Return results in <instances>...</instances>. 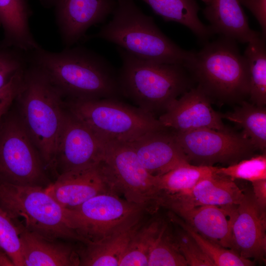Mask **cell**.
Listing matches in <instances>:
<instances>
[{"instance_id": "obj_13", "label": "cell", "mask_w": 266, "mask_h": 266, "mask_svg": "<svg viewBox=\"0 0 266 266\" xmlns=\"http://www.w3.org/2000/svg\"><path fill=\"white\" fill-rule=\"evenodd\" d=\"M54 7L63 44L71 47L84 38L91 26L104 22L112 14L116 0H45Z\"/></svg>"}, {"instance_id": "obj_15", "label": "cell", "mask_w": 266, "mask_h": 266, "mask_svg": "<svg viewBox=\"0 0 266 266\" xmlns=\"http://www.w3.org/2000/svg\"><path fill=\"white\" fill-rule=\"evenodd\" d=\"M244 194L233 225V250L243 258L265 263L266 209L259 205L252 193Z\"/></svg>"}, {"instance_id": "obj_27", "label": "cell", "mask_w": 266, "mask_h": 266, "mask_svg": "<svg viewBox=\"0 0 266 266\" xmlns=\"http://www.w3.org/2000/svg\"><path fill=\"white\" fill-rule=\"evenodd\" d=\"M163 222L158 218L140 222L131 236L119 266H148L151 246Z\"/></svg>"}, {"instance_id": "obj_32", "label": "cell", "mask_w": 266, "mask_h": 266, "mask_svg": "<svg viewBox=\"0 0 266 266\" xmlns=\"http://www.w3.org/2000/svg\"><path fill=\"white\" fill-rule=\"evenodd\" d=\"M215 172L232 180L244 179L251 182L266 179V154L243 159L227 167H217Z\"/></svg>"}, {"instance_id": "obj_16", "label": "cell", "mask_w": 266, "mask_h": 266, "mask_svg": "<svg viewBox=\"0 0 266 266\" xmlns=\"http://www.w3.org/2000/svg\"><path fill=\"white\" fill-rule=\"evenodd\" d=\"M166 129L147 133L128 143L141 165L154 176L190 164L173 132H166Z\"/></svg>"}, {"instance_id": "obj_28", "label": "cell", "mask_w": 266, "mask_h": 266, "mask_svg": "<svg viewBox=\"0 0 266 266\" xmlns=\"http://www.w3.org/2000/svg\"><path fill=\"white\" fill-rule=\"evenodd\" d=\"M248 43L243 55L249 69V96L253 104L265 106L266 103V39L261 36Z\"/></svg>"}, {"instance_id": "obj_7", "label": "cell", "mask_w": 266, "mask_h": 266, "mask_svg": "<svg viewBox=\"0 0 266 266\" xmlns=\"http://www.w3.org/2000/svg\"><path fill=\"white\" fill-rule=\"evenodd\" d=\"M66 110L108 142L129 143L164 129L158 119L117 99H69Z\"/></svg>"}, {"instance_id": "obj_30", "label": "cell", "mask_w": 266, "mask_h": 266, "mask_svg": "<svg viewBox=\"0 0 266 266\" xmlns=\"http://www.w3.org/2000/svg\"><path fill=\"white\" fill-rule=\"evenodd\" d=\"M175 241L173 231L164 221L151 246L148 266H187Z\"/></svg>"}, {"instance_id": "obj_22", "label": "cell", "mask_w": 266, "mask_h": 266, "mask_svg": "<svg viewBox=\"0 0 266 266\" xmlns=\"http://www.w3.org/2000/svg\"><path fill=\"white\" fill-rule=\"evenodd\" d=\"M32 13L27 0H0V26L4 42L25 52L40 46L30 28Z\"/></svg>"}, {"instance_id": "obj_36", "label": "cell", "mask_w": 266, "mask_h": 266, "mask_svg": "<svg viewBox=\"0 0 266 266\" xmlns=\"http://www.w3.org/2000/svg\"><path fill=\"white\" fill-rule=\"evenodd\" d=\"M252 13L258 22L261 30L262 36L266 37V0H239Z\"/></svg>"}, {"instance_id": "obj_3", "label": "cell", "mask_w": 266, "mask_h": 266, "mask_svg": "<svg viewBox=\"0 0 266 266\" xmlns=\"http://www.w3.org/2000/svg\"><path fill=\"white\" fill-rule=\"evenodd\" d=\"M116 1L111 20L97 33L85 35V40L102 39L142 60L184 65L192 51L181 48L166 36L133 0Z\"/></svg>"}, {"instance_id": "obj_23", "label": "cell", "mask_w": 266, "mask_h": 266, "mask_svg": "<svg viewBox=\"0 0 266 266\" xmlns=\"http://www.w3.org/2000/svg\"><path fill=\"white\" fill-rule=\"evenodd\" d=\"M165 21L179 23L190 30L203 44L214 34L200 20L197 0H142Z\"/></svg>"}, {"instance_id": "obj_5", "label": "cell", "mask_w": 266, "mask_h": 266, "mask_svg": "<svg viewBox=\"0 0 266 266\" xmlns=\"http://www.w3.org/2000/svg\"><path fill=\"white\" fill-rule=\"evenodd\" d=\"M194 81L211 99L242 101L249 95L248 65L235 41L223 36L204 43L184 64Z\"/></svg>"}, {"instance_id": "obj_9", "label": "cell", "mask_w": 266, "mask_h": 266, "mask_svg": "<svg viewBox=\"0 0 266 266\" xmlns=\"http://www.w3.org/2000/svg\"><path fill=\"white\" fill-rule=\"evenodd\" d=\"M99 165L115 194L149 210L158 208L157 176L147 172L128 143L108 142Z\"/></svg>"}, {"instance_id": "obj_1", "label": "cell", "mask_w": 266, "mask_h": 266, "mask_svg": "<svg viewBox=\"0 0 266 266\" xmlns=\"http://www.w3.org/2000/svg\"><path fill=\"white\" fill-rule=\"evenodd\" d=\"M28 62L39 68L64 97L70 99L122 97L118 72L104 57L82 46L54 52L38 47L27 52Z\"/></svg>"}, {"instance_id": "obj_14", "label": "cell", "mask_w": 266, "mask_h": 266, "mask_svg": "<svg viewBox=\"0 0 266 266\" xmlns=\"http://www.w3.org/2000/svg\"><path fill=\"white\" fill-rule=\"evenodd\" d=\"M211 100L199 86L192 87L172 101L158 120L165 128L177 132L203 128L229 130L222 122L220 113L212 107Z\"/></svg>"}, {"instance_id": "obj_38", "label": "cell", "mask_w": 266, "mask_h": 266, "mask_svg": "<svg viewBox=\"0 0 266 266\" xmlns=\"http://www.w3.org/2000/svg\"><path fill=\"white\" fill-rule=\"evenodd\" d=\"M0 266H14L6 254L0 249Z\"/></svg>"}, {"instance_id": "obj_10", "label": "cell", "mask_w": 266, "mask_h": 266, "mask_svg": "<svg viewBox=\"0 0 266 266\" xmlns=\"http://www.w3.org/2000/svg\"><path fill=\"white\" fill-rule=\"evenodd\" d=\"M0 181L42 187L50 183L40 154L19 116L0 124Z\"/></svg>"}, {"instance_id": "obj_33", "label": "cell", "mask_w": 266, "mask_h": 266, "mask_svg": "<svg viewBox=\"0 0 266 266\" xmlns=\"http://www.w3.org/2000/svg\"><path fill=\"white\" fill-rule=\"evenodd\" d=\"M27 52L0 41V89L28 65Z\"/></svg>"}, {"instance_id": "obj_20", "label": "cell", "mask_w": 266, "mask_h": 266, "mask_svg": "<svg viewBox=\"0 0 266 266\" xmlns=\"http://www.w3.org/2000/svg\"><path fill=\"white\" fill-rule=\"evenodd\" d=\"M203 14L213 34L237 42L249 43L262 36L252 30L239 0H201Z\"/></svg>"}, {"instance_id": "obj_2", "label": "cell", "mask_w": 266, "mask_h": 266, "mask_svg": "<svg viewBox=\"0 0 266 266\" xmlns=\"http://www.w3.org/2000/svg\"><path fill=\"white\" fill-rule=\"evenodd\" d=\"M63 97L39 68L28 63L15 99L19 105V117L46 171L56 176L57 147L66 113Z\"/></svg>"}, {"instance_id": "obj_24", "label": "cell", "mask_w": 266, "mask_h": 266, "mask_svg": "<svg viewBox=\"0 0 266 266\" xmlns=\"http://www.w3.org/2000/svg\"><path fill=\"white\" fill-rule=\"evenodd\" d=\"M138 224L101 241L86 244L85 249L79 252L80 266H119L131 236Z\"/></svg>"}, {"instance_id": "obj_37", "label": "cell", "mask_w": 266, "mask_h": 266, "mask_svg": "<svg viewBox=\"0 0 266 266\" xmlns=\"http://www.w3.org/2000/svg\"><path fill=\"white\" fill-rule=\"evenodd\" d=\"M254 197L263 209H266V179L257 180L251 182Z\"/></svg>"}, {"instance_id": "obj_34", "label": "cell", "mask_w": 266, "mask_h": 266, "mask_svg": "<svg viewBox=\"0 0 266 266\" xmlns=\"http://www.w3.org/2000/svg\"><path fill=\"white\" fill-rule=\"evenodd\" d=\"M176 225L177 227L173 231V236L188 266H214L213 263L202 251L193 238L181 227Z\"/></svg>"}, {"instance_id": "obj_19", "label": "cell", "mask_w": 266, "mask_h": 266, "mask_svg": "<svg viewBox=\"0 0 266 266\" xmlns=\"http://www.w3.org/2000/svg\"><path fill=\"white\" fill-rule=\"evenodd\" d=\"M244 192L233 180L215 172L199 182L190 192L159 198L160 207H194L202 205H238Z\"/></svg>"}, {"instance_id": "obj_8", "label": "cell", "mask_w": 266, "mask_h": 266, "mask_svg": "<svg viewBox=\"0 0 266 266\" xmlns=\"http://www.w3.org/2000/svg\"><path fill=\"white\" fill-rule=\"evenodd\" d=\"M66 209L72 228L85 244L101 241L133 228L149 211L113 193L98 195Z\"/></svg>"}, {"instance_id": "obj_21", "label": "cell", "mask_w": 266, "mask_h": 266, "mask_svg": "<svg viewBox=\"0 0 266 266\" xmlns=\"http://www.w3.org/2000/svg\"><path fill=\"white\" fill-rule=\"evenodd\" d=\"M24 266H78L79 252L72 246L21 230Z\"/></svg>"}, {"instance_id": "obj_26", "label": "cell", "mask_w": 266, "mask_h": 266, "mask_svg": "<svg viewBox=\"0 0 266 266\" xmlns=\"http://www.w3.org/2000/svg\"><path fill=\"white\" fill-rule=\"evenodd\" d=\"M232 112L220 114L221 117L238 125L242 133L256 149L264 151L266 147V110L245 101Z\"/></svg>"}, {"instance_id": "obj_6", "label": "cell", "mask_w": 266, "mask_h": 266, "mask_svg": "<svg viewBox=\"0 0 266 266\" xmlns=\"http://www.w3.org/2000/svg\"><path fill=\"white\" fill-rule=\"evenodd\" d=\"M45 187L0 181V206L20 230L50 239L83 242L70 225L67 209L48 193Z\"/></svg>"}, {"instance_id": "obj_25", "label": "cell", "mask_w": 266, "mask_h": 266, "mask_svg": "<svg viewBox=\"0 0 266 266\" xmlns=\"http://www.w3.org/2000/svg\"><path fill=\"white\" fill-rule=\"evenodd\" d=\"M217 166L187 164L157 176L158 199L190 192L199 182L214 173Z\"/></svg>"}, {"instance_id": "obj_12", "label": "cell", "mask_w": 266, "mask_h": 266, "mask_svg": "<svg viewBox=\"0 0 266 266\" xmlns=\"http://www.w3.org/2000/svg\"><path fill=\"white\" fill-rule=\"evenodd\" d=\"M107 142L66 110L57 151L56 177L99 164Z\"/></svg>"}, {"instance_id": "obj_17", "label": "cell", "mask_w": 266, "mask_h": 266, "mask_svg": "<svg viewBox=\"0 0 266 266\" xmlns=\"http://www.w3.org/2000/svg\"><path fill=\"white\" fill-rule=\"evenodd\" d=\"M45 188L66 209L76 207L100 194L114 193L99 164L62 173Z\"/></svg>"}, {"instance_id": "obj_18", "label": "cell", "mask_w": 266, "mask_h": 266, "mask_svg": "<svg viewBox=\"0 0 266 266\" xmlns=\"http://www.w3.org/2000/svg\"><path fill=\"white\" fill-rule=\"evenodd\" d=\"M237 205L173 206L167 209L203 237L233 250V225Z\"/></svg>"}, {"instance_id": "obj_35", "label": "cell", "mask_w": 266, "mask_h": 266, "mask_svg": "<svg viewBox=\"0 0 266 266\" xmlns=\"http://www.w3.org/2000/svg\"><path fill=\"white\" fill-rule=\"evenodd\" d=\"M24 70L16 74L9 83L0 89V121L20 91Z\"/></svg>"}, {"instance_id": "obj_4", "label": "cell", "mask_w": 266, "mask_h": 266, "mask_svg": "<svg viewBox=\"0 0 266 266\" xmlns=\"http://www.w3.org/2000/svg\"><path fill=\"white\" fill-rule=\"evenodd\" d=\"M117 49L122 60L118 74L122 96L145 112L155 117L163 113L192 88L194 80L183 65L144 60Z\"/></svg>"}, {"instance_id": "obj_31", "label": "cell", "mask_w": 266, "mask_h": 266, "mask_svg": "<svg viewBox=\"0 0 266 266\" xmlns=\"http://www.w3.org/2000/svg\"><path fill=\"white\" fill-rule=\"evenodd\" d=\"M20 233V228L0 206V249L9 258L14 266H24Z\"/></svg>"}, {"instance_id": "obj_11", "label": "cell", "mask_w": 266, "mask_h": 266, "mask_svg": "<svg viewBox=\"0 0 266 266\" xmlns=\"http://www.w3.org/2000/svg\"><path fill=\"white\" fill-rule=\"evenodd\" d=\"M191 164L231 165L250 157L256 149L242 133L209 128L187 132L173 131Z\"/></svg>"}, {"instance_id": "obj_29", "label": "cell", "mask_w": 266, "mask_h": 266, "mask_svg": "<svg viewBox=\"0 0 266 266\" xmlns=\"http://www.w3.org/2000/svg\"><path fill=\"white\" fill-rule=\"evenodd\" d=\"M170 220L187 232L196 241L214 266H250L254 261L242 257L233 249L223 247L202 236L181 218L171 212Z\"/></svg>"}]
</instances>
